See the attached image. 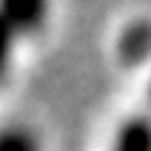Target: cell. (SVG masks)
<instances>
[{"label":"cell","instance_id":"obj_4","mask_svg":"<svg viewBox=\"0 0 151 151\" xmlns=\"http://www.w3.org/2000/svg\"><path fill=\"white\" fill-rule=\"evenodd\" d=\"M151 51V26L140 23L134 29H128L123 37V57L126 60H143Z\"/></svg>","mask_w":151,"mask_h":151},{"label":"cell","instance_id":"obj_3","mask_svg":"<svg viewBox=\"0 0 151 151\" xmlns=\"http://www.w3.org/2000/svg\"><path fill=\"white\" fill-rule=\"evenodd\" d=\"M0 151H43L40 140L26 126H3L0 128Z\"/></svg>","mask_w":151,"mask_h":151},{"label":"cell","instance_id":"obj_5","mask_svg":"<svg viewBox=\"0 0 151 151\" xmlns=\"http://www.w3.org/2000/svg\"><path fill=\"white\" fill-rule=\"evenodd\" d=\"M23 34L17 32V26L9 20V14L0 9V80L6 77L9 66H12V57H14V46Z\"/></svg>","mask_w":151,"mask_h":151},{"label":"cell","instance_id":"obj_2","mask_svg":"<svg viewBox=\"0 0 151 151\" xmlns=\"http://www.w3.org/2000/svg\"><path fill=\"white\" fill-rule=\"evenodd\" d=\"M0 9L9 14V20L17 26L20 34L37 32L43 26V17H46V6L37 0H9V3H0Z\"/></svg>","mask_w":151,"mask_h":151},{"label":"cell","instance_id":"obj_6","mask_svg":"<svg viewBox=\"0 0 151 151\" xmlns=\"http://www.w3.org/2000/svg\"><path fill=\"white\" fill-rule=\"evenodd\" d=\"M148 97H151V83H148Z\"/></svg>","mask_w":151,"mask_h":151},{"label":"cell","instance_id":"obj_1","mask_svg":"<svg viewBox=\"0 0 151 151\" xmlns=\"http://www.w3.org/2000/svg\"><path fill=\"white\" fill-rule=\"evenodd\" d=\"M111 151H151V117L134 114L120 123Z\"/></svg>","mask_w":151,"mask_h":151}]
</instances>
